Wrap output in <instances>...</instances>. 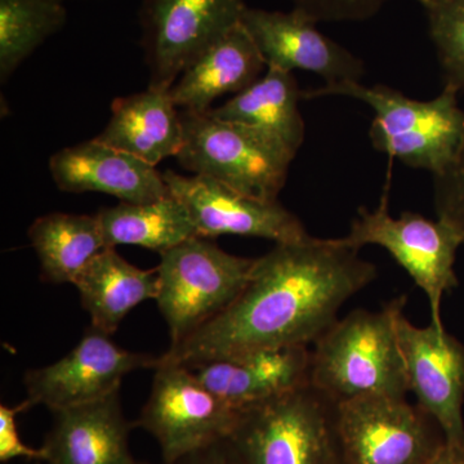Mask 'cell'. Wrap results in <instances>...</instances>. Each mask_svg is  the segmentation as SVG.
<instances>
[{"mask_svg":"<svg viewBox=\"0 0 464 464\" xmlns=\"http://www.w3.org/2000/svg\"><path fill=\"white\" fill-rule=\"evenodd\" d=\"M181 462L186 464H243L232 447L230 440L210 445V447L185 458Z\"/></svg>","mask_w":464,"mask_h":464,"instance_id":"29","label":"cell"},{"mask_svg":"<svg viewBox=\"0 0 464 464\" xmlns=\"http://www.w3.org/2000/svg\"><path fill=\"white\" fill-rule=\"evenodd\" d=\"M151 393L136 426L151 433L166 464L230 440L241 411L207 389L192 369L159 359Z\"/></svg>","mask_w":464,"mask_h":464,"instance_id":"8","label":"cell"},{"mask_svg":"<svg viewBox=\"0 0 464 464\" xmlns=\"http://www.w3.org/2000/svg\"><path fill=\"white\" fill-rule=\"evenodd\" d=\"M43 450L47 464H136L128 447L130 423L118 392L90 404L53 411Z\"/></svg>","mask_w":464,"mask_h":464,"instance_id":"17","label":"cell"},{"mask_svg":"<svg viewBox=\"0 0 464 464\" xmlns=\"http://www.w3.org/2000/svg\"><path fill=\"white\" fill-rule=\"evenodd\" d=\"M29 239L41 262L43 280L74 284L82 271L108 248L99 217L50 213L30 226Z\"/></svg>","mask_w":464,"mask_h":464,"instance_id":"22","label":"cell"},{"mask_svg":"<svg viewBox=\"0 0 464 464\" xmlns=\"http://www.w3.org/2000/svg\"><path fill=\"white\" fill-rule=\"evenodd\" d=\"M93 328L111 335L125 316L148 299H157L158 268L141 270L115 248L93 258L74 282Z\"/></svg>","mask_w":464,"mask_h":464,"instance_id":"21","label":"cell"},{"mask_svg":"<svg viewBox=\"0 0 464 464\" xmlns=\"http://www.w3.org/2000/svg\"><path fill=\"white\" fill-rule=\"evenodd\" d=\"M241 25L248 32L266 69L313 72L326 85L360 82L362 60L319 32L315 21L297 9L290 12L246 9Z\"/></svg>","mask_w":464,"mask_h":464,"instance_id":"14","label":"cell"},{"mask_svg":"<svg viewBox=\"0 0 464 464\" xmlns=\"http://www.w3.org/2000/svg\"><path fill=\"white\" fill-rule=\"evenodd\" d=\"M136 464H148V463H139V462H136Z\"/></svg>","mask_w":464,"mask_h":464,"instance_id":"32","label":"cell"},{"mask_svg":"<svg viewBox=\"0 0 464 464\" xmlns=\"http://www.w3.org/2000/svg\"><path fill=\"white\" fill-rule=\"evenodd\" d=\"M181 116L179 166L256 199L277 200L295 160L285 150L264 134L208 112L181 110Z\"/></svg>","mask_w":464,"mask_h":464,"instance_id":"5","label":"cell"},{"mask_svg":"<svg viewBox=\"0 0 464 464\" xmlns=\"http://www.w3.org/2000/svg\"><path fill=\"white\" fill-rule=\"evenodd\" d=\"M29 405L25 401L23 404L9 408L0 405V462L7 463L16 458L44 462V450L27 447L21 441L17 430V415L27 411Z\"/></svg>","mask_w":464,"mask_h":464,"instance_id":"28","label":"cell"},{"mask_svg":"<svg viewBox=\"0 0 464 464\" xmlns=\"http://www.w3.org/2000/svg\"><path fill=\"white\" fill-rule=\"evenodd\" d=\"M377 267L340 239L308 237L256 258L239 297L161 359L195 368L262 351L308 347L337 322Z\"/></svg>","mask_w":464,"mask_h":464,"instance_id":"1","label":"cell"},{"mask_svg":"<svg viewBox=\"0 0 464 464\" xmlns=\"http://www.w3.org/2000/svg\"><path fill=\"white\" fill-rule=\"evenodd\" d=\"M310 364L307 347H288L239 359L215 360L190 369L207 389L244 411L310 386Z\"/></svg>","mask_w":464,"mask_h":464,"instance_id":"16","label":"cell"},{"mask_svg":"<svg viewBox=\"0 0 464 464\" xmlns=\"http://www.w3.org/2000/svg\"><path fill=\"white\" fill-rule=\"evenodd\" d=\"M328 96L350 97L371 106L375 115L369 130L372 145L406 167L438 176L450 166L464 141V110L450 88L444 87L430 101L409 99L386 85L365 87L360 82L302 92V100Z\"/></svg>","mask_w":464,"mask_h":464,"instance_id":"3","label":"cell"},{"mask_svg":"<svg viewBox=\"0 0 464 464\" xmlns=\"http://www.w3.org/2000/svg\"><path fill=\"white\" fill-rule=\"evenodd\" d=\"M422 408L405 399L362 396L335 405L341 464H427L445 442Z\"/></svg>","mask_w":464,"mask_h":464,"instance_id":"9","label":"cell"},{"mask_svg":"<svg viewBox=\"0 0 464 464\" xmlns=\"http://www.w3.org/2000/svg\"><path fill=\"white\" fill-rule=\"evenodd\" d=\"M63 2H65V0H63Z\"/></svg>","mask_w":464,"mask_h":464,"instance_id":"33","label":"cell"},{"mask_svg":"<svg viewBox=\"0 0 464 464\" xmlns=\"http://www.w3.org/2000/svg\"><path fill=\"white\" fill-rule=\"evenodd\" d=\"M341 240L359 250L365 246L386 249L426 293L432 325L445 329L441 302L445 293L458 286L454 265L458 249L464 244L457 228L442 219L432 221L413 212L391 216L389 192L384 191L374 210L360 208L350 232Z\"/></svg>","mask_w":464,"mask_h":464,"instance_id":"6","label":"cell"},{"mask_svg":"<svg viewBox=\"0 0 464 464\" xmlns=\"http://www.w3.org/2000/svg\"><path fill=\"white\" fill-rule=\"evenodd\" d=\"M293 9L319 23L364 21L375 16L390 0H290ZM418 2V0H417Z\"/></svg>","mask_w":464,"mask_h":464,"instance_id":"27","label":"cell"},{"mask_svg":"<svg viewBox=\"0 0 464 464\" xmlns=\"http://www.w3.org/2000/svg\"><path fill=\"white\" fill-rule=\"evenodd\" d=\"M94 139L157 167L181 151V110L174 105L169 92L148 88L114 100L108 125Z\"/></svg>","mask_w":464,"mask_h":464,"instance_id":"19","label":"cell"},{"mask_svg":"<svg viewBox=\"0 0 464 464\" xmlns=\"http://www.w3.org/2000/svg\"><path fill=\"white\" fill-rule=\"evenodd\" d=\"M246 9L244 0H142L149 88L169 91L198 54L239 25Z\"/></svg>","mask_w":464,"mask_h":464,"instance_id":"10","label":"cell"},{"mask_svg":"<svg viewBox=\"0 0 464 464\" xmlns=\"http://www.w3.org/2000/svg\"><path fill=\"white\" fill-rule=\"evenodd\" d=\"M405 297L380 313L356 310L335 322L311 353L310 386L337 405L362 396L405 399L409 391L396 315Z\"/></svg>","mask_w":464,"mask_h":464,"instance_id":"2","label":"cell"},{"mask_svg":"<svg viewBox=\"0 0 464 464\" xmlns=\"http://www.w3.org/2000/svg\"><path fill=\"white\" fill-rule=\"evenodd\" d=\"M63 0H0V81L65 26Z\"/></svg>","mask_w":464,"mask_h":464,"instance_id":"24","label":"cell"},{"mask_svg":"<svg viewBox=\"0 0 464 464\" xmlns=\"http://www.w3.org/2000/svg\"><path fill=\"white\" fill-rule=\"evenodd\" d=\"M106 246H137L159 255L199 237L188 208L172 194L149 203H121L97 213Z\"/></svg>","mask_w":464,"mask_h":464,"instance_id":"23","label":"cell"},{"mask_svg":"<svg viewBox=\"0 0 464 464\" xmlns=\"http://www.w3.org/2000/svg\"><path fill=\"white\" fill-rule=\"evenodd\" d=\"M48 167L57 188L69 194L101 192L121 203H149L170 195L155 167L96 139L54 152Z\"/></svg>","mask_w":464,"mask_h":464,"instance_id":"15","label":"cell"},{"mask_svg":"<svg viewBox=\"0 0 464 464\" xmlns=\"http://www.w3.org/2000/svg\"><path fill=\"white\" fill-rule=\"evenodd\" d=\"M230 441L243 464H341L326 399L311 386L241 411Z\"/></svg>","mask_w":464,"mask_h":464,"instance_id":"7","label":"cell"},{"mask_svg":"<svg viewBox=\"0 0 464 464\" xmlns=\"http://www.w3.org/2000/svg\"><path fill=\"white\" fill-rule=\"evenodd\" d=\"M155 301L168 324L170 347L215 319L246 288L256 258L237 257L195 237L161 253Z\"/></svg>","mask_w":464,"mask_h":464,"instance_id":"4","label":"cell"},{"mask_svg":"<svg viewBox=\"0 0 464 464\" xmlns=\"http://www.w3.org/2000/svg\"><path fill=\"white\" fill-rule=\"evenodd\" d=\"M438 218L457 228L464 240V141L444 172L433 176Z\"/></svg>","mask_w":464,"mask_h":464,"instance_id":"26","label":"cell"},{"mask_svg":"<svg viewBox=\"0 0 464 464\" xmlns=\"http://www.w3.org/2000/svg\"><path fill=\"white\" fill-rule=\"evenodd\" d=\"M426 12L444 87L464 91V0H418Z\"/></svg>","mask_w":464,"mask_h":464,"instance_id":"25","label":"cell"},{"mask_svg":"<svg viewBox=\"0 0 464 464\" xmlns=\"http://www.w3.org/2000/svg\"><path fill=\"white\" fill-rule=\"evenodd\" d=\"M264 69V58L240 23L198 54L168 92L182 111L204 114L219 97L255 83Z\"/></svg>","mask_w":464,"mask_h":464,"instance_id":"18","label":"cell"},{"mask_svg":"<svg viewBox=\"0 0 464 464\" xmlns=\"http://www.w3.org/2000/svg\"><path fill=\"white\" fill-rule=\"evenodd\" d=\"M36 464H47L45 462H36Z\"/></svg>","mask_w":464,"mask_h":464,"instance_id":"31","label":"cell"},{"mask_svg":"<svg viewBox=\"0 0 464 464\" xmlns=\"http://www.w3.org/2000/svg\"><path fill=\"white\" fill-rule=\"evenodd\" d=\"M301 100L302 91L293 72L266 69L255 83L208 114L264 134L295 159L306 137Z\"/></svg>","mask_w":464,"mask_h":464,"instance_id":"20","label":"cell"},{"mask_svg":"<svg viewBox=\"0 0 464 464\" xmlns=\"http://www.w3.org/2000/svg\"><path fill=\"white\" fill-rule=\"evenodd\" d=\"M427 464H464V441H445Z\"/></svg>","mask_w":464,"mask_h":464,"instance_id":"30","label":"cell"},{"mask_svg":"<svg viewBox=\"0 0 464 464\" xmlns=\"http://www.w3.org/2000/svg\"><path fill=\"white\" fill-rule=\"evenodd\" d=\"M409 391L420 408L439 424L447 442L464 441V346L445 329L430 324L418 328L404 315H396Z\"/></svg>","mask_w":464,"mask_h":464,"instance_id":"13","label":"cell"},{"mask_svg":"<svg viewBox=\"0 0 464 464\" xmlns=\"http://www.w3.org/2000/svg\"><path fill=\"white\" fill-rule=\"evenodd\" d=\"M159 359L116 346L110 335L90 326L81 342L54 364L25 374V402L52 411L90 404L121 390L125 375L157 368Z\"/></svg>","mask_w":464,"mask_h":464,"instance_id":"11","label":"cell"},{"mask_svg":"<svg viewBox=\"0 0 464 464\" xmlns=\"http://www.w3.org/2000/svg\"><path fill=\"white\" fill-rule=\"evenodd\" d=\"M170 194L188 208L199 237L219 235L261 237L275 244L310 237L297 216L279 201L256 199L204 176L163 173Z\"/></svg>","mask_w":464,"mask_h":464,"instance_id":"12","label":"cell"}]
</instances>
